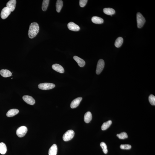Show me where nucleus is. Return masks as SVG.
Listing matches in <instances>:
<instances>
[{"mask_svg": "<svg viewBox=\"0 0 155 155\" xmlns=\"http://www.w3.org/2000/svg\"><path fill=\"white\" fill-rule=\"evenodd\" d=\"M75 132L72 130H69L65 132L63 137V140L65 141H67L71 140L74 136Z\"/></svg>", "mask_w": 155, "mask_h": 155, "instance_id": "nucleus-3", "label": "nucleus"}, {"mask_svg": "<svg viewBox=\"0 0 155 155\" xmlns=\"http://www.w3.org/2000/svg\"><path fill=\"white\" fill-rule=\"evenodd\" d=\"M87 0H80L79 1V5L81 7H85L87 3Z\"/></svg>", "mask_w": 155, "mask_h": 155, "instance_id": "nucleus-29", "label": "nucleus"}, {"mask_svg": "<svg viewBox=\"0 0 155 155\" xmlns=\"http://www.w3.org/2000/svg\"><path fill=\"white\" fill-rule=\"evenodd\" d=\"M57 151V145L54 144L50 148L49 150V155H56Z\"/></svg>", "mask_w": 155, "mask_h": 155, "instance_id": "nucleus-13", "label": "nucleus"}, {"mask_svg": "<svg viewBox=\"0 0 155 155\" xmlns=\"http://www.w3.org/2000/svg\"><path fill=\"white\" fill-rule=\"evenodd\" d=\"M92 113L90 111H88L85 114L84 117V120L85 122L88 123L92 121Z\"/></svg>", "mask_w": 155, "mask_h": 155, "instance_id": "nucleus-17", "label": "nucleus"}, {"mask_svg": "<svg viewBox=\"0 0 155 155\" xmlns=\"http://www.w3.org/2000/svg\"><path fill=\"white\" fill-rule=\"evenodd\" d=\"M50 0H43L42 4V9L44 11H45L47 10L49 5Z\"/></svg>", "mask_w": 155, "mask_h": 155, "instance_id": "nucleus-24", "label": "nucleus"}, {"mask_svg": "<svg viewBox=\"0 0 155 155\" xmlns=\"http://www.w3.org/2000/svg\"><path fill=\"white\" fill-rule=\"evenodd\" d=\"M68 27L69 30L72 31H77L80 29L79 26L72 22H70L68 23Z\"/></svg>", "mask_w": 155, "mask_h": 155, "instance_id": "nucleus-9", "label": "nucleus"}, {"mask_svg": "<svg viewBox=\"0 0 155 155\" xmlns=\"http://www.w3.org/2000/svg\"><path fill=\"white\" fill-rule=\"evenodd\" d=\"M92 22L96 24H101L104 22V20L102 18L96 16L92 17Z\"/></svg>", "mask_w": 155, "mask_h": 155, "instance_id": "nucleus-18", "label": "nucleus"}, {"mask_svg": "<svg viewBox=\"0 0 155 155\" xmlns=\"http://www.w3.org/2000/svg\"><path fill=\"white\" fill-rule=\"evenodd\" d=\"M63 6V1L61 0H57L56 4V10L57 12H60Z\"/></svg>", "mask_w": 155, "mask_h": 155, "instance_id": "nucleus-20", "label": "nucleus"}, {"mask_svg": "<svg viewBox=\"0 0 155 155\" xmlns=\"http://www.w3.org/2000/svg\"><path fill=\"white\" fill-rule=\"evenodd\" d=\"M117 136L119 138L122 139L126 138L128 137V136H127V133L124 132L120 133V134H117Z\"/></svg>", "mask_w": 155, "mask_h": 155, "instance_id": "nucleus-25", "label": "nucleus"}, {"mask_svg": "<svg viewBox=\"0 0 155 155\" xmlns=\"http://www.w3.org/2000/svg\"><path fill=\"white\" fill-rule=\"evenodd\" d=\"M17 1L16 0H11L6 4V7L11 11H13L15 9Z\"/></svg>", "mask_w": 155, "mask_h": 155, "instance_id": "nucleus-10", "label": "nucleus"}, {"mask_svg": "<svg viewBox=\"0 0 155 155\" xmlns=\"http://www.w3.org/2000/svg\"><path fill=\"white\" fill-rule=\"evenodd\" d=\"M19 112V110L17 109H11L8 111L6 114L7 117H12L14 116L18 113Z\"/></svg>", "mask_w": 155, "mask_h": 155, "instance_id": "nucleus-16", "label": "nucleus"}, {"mask_svg": "<svg viewBox=\"0 0 155 155\" xmlns=\"http://www.w3.org/2000/svg\"><path fill=\"white\" fill-rule=\"evenodd\" d=\"M112 123V121L111 120H109L106 122L104 123L101 126V129L103 130H107L110 126Z\"/></svg>", "mask_w": 155, "mask_h": 155, "instance_id": "nucleus-23", "label": "nucleus"}, {"mask_svg": "<svg viewBox=\"0 0 155 155\" xmlns=\"http://www.w3.org/2000/svg\"><path fill=\"white\" fill-rule=\"evenodd\" d=\"M105 66V62L102 59H100L98 61L97 64L96 73L97 75H99L102 72Z\"/></svg>", "mask_w": 155, "mask_h": 155, "instance_id": "nucleus-6", "label": "nucleus"}, {"mask_svg": "<svg viewBox=\"0 0 155 155\" xmlns=\"http://www.w3.org/2000/svg\"><path fill=\"white\" fill-rule=\"evenodd\" d=\"M131 146L130 144H121L120 146V148L122 149L129 150L131 148Z\"/></svg>", "mask_w": 155, "mask_h": 155, "instance_id": "nucleus-28", "label": "nucleus"}, {"mask_svg": "<svg viewBox=\"0 0 155 155\" xmlns=\"http://www.w3.org/2000/svg\"><path fill=\"white\" fill-rule=\"evenodd\" d=\"M0 74L4 77H9L12 75L11 72L8 69H2L0 71Z\"/></svg>", "mask_w": 155, "mask_h": 155, "instance_id": "nucleus-15", "label": "nucleus"}, {"mask_svg": "<svg viewBox=\"0 0 155 155\" xmlns=\"http://www.w3.org/2000/svg\"><path fill=\"white\" fill-rule=\"evenodd\" d=\"M52 68L54 70L61 73H64V69L63 67L58 64H55L52 66Z\"/></svg>", "mask_w": 155, "mask_h": 155, "instance_id": "nucleus-12", "label": "nucleus"}, {"mask_svg": "<svg viewBox=\"0 0 155 155\" xmlns=\"http://www.w3.org/2000/svg\"><path fill=\"white\" fill-rule=\"evenodd\" d=\"M55 86L54 84L50 83H44L40 84L38 85L39 89L43 90H47L53 89Z\"/></svg>", "mask_w": 155, "mask_h": 155, "instance_id": "nucleus-4", "label": "nucleus"}, {"mask_svg": "<svg viewBox=\"0 0 155 155\" xmlns=\"http://www.w3.org/2000/svg\"><path fill=\"white\" fill-rule=\"evenodd\" d=\"M23 100L27 103L33 105L35 103V100L32 97L30 96L24 95L23 97Z\"/></svg>", "mask_w": 155, "mask_h": 155, "instance_id": "nucleus-8", "label": "nucleus"}, {"mask_svg": "<svg viewBox=\"0 0 155 155\" xmlns=\"http://www.w3.org/2000/svg\"><path fill=\"white\" fill-rule=\"evenodd\" d=\"M149 102L152 105H155V97L153 95H150L149 97Z\"/></svg>", "mask_w": 155, "mask_h": 155, "instance_id": "nucleus-27", "label": "nucleus"}, {"mask_svg": "<svg viewBox=\"0 0 155 155\" xmlns=\"http://www.w3.org/2000/svg\"><path fill=\"white\" fill-rule=\"evenodd\" d=\"M104 13L107 15H112L115 14V11L113 9L111 8H105L103 10Z\"/></svg>", "mask_w": 155, "mask_h": 155, "instance_id": "nucleus-19", "label": "nucleus"}, {"mask_svg": "<svg viewBox=\"0 0 155 155\" xmlns=\"http://www.w3.org/2000/svg\"><path fill=\"white\" fill-rule=\"evenodd\" d=\"M100 146L103 149L104 153L105 154H106L108 152V150L106 144L103 142H102L101 143Z\"/></svg>", "mask_w": 155, "mask_h": 155, "instance_id": "nucleus-26", "label": "nucleus"}, {"mask_svg": "<svg viewBox=\"0 0 155 155\" xmlns=\"http://www.w3.org/2000/svg\"><path fill=\"white\" fill-rule=\"evenodd\" d=\"M40 27L38 24L36 22L32 23L30 24L28 31V36L31 39L35 37L38 33Z\"/></svg>", "mask_w": 155, "mask_h": 155, "instance_id": "nucleus-1", "label": "nucleus"}, {"mask_svg": "<svg viewBox=\"0 0 155 155\" xmlns=\"http://www.w3.org/2000/svg\"><path fill=\"white\" fill-rule=\"evenodd\" d=\"M28 129L25 126H21L17 129L16 134L19 137H22L25 136L27 133Z\"/></svg>", "mask_w": 155, "mask_h": 155, "instance_id": "nucleus-5", "label": "nucleus"}, {"mask_svg": "<svg viewBox=\"0 0 155 155\" xmlns=\"http://www.w3.org/2000/svg\"><path fill=\"white\" fill-rule=\"evenodd\" d=\"M82 99V97H79L74 99L70 104L71 108L72 109H74L76 108L79 106Z\"/></svg>", "mask_w": 155, "mask_h": 155, "instance_id": "nucleus-11", "label": "nucleus"}, {"mask_svg": "<svg viewBox=\"0 0 155 155\" xmlns=\"http://www.w3.org/2000/svg\"><path fill=\"white\" fill-rule=\"evenodd\" d=\"M7 147L5 143H0V153L2 155L5 154L6 152Z\"/></svg>", "mask_w": 155, "mask_h": 155, "instance_id": "nucleus-21", "label": "nucleus"}, {"mask_svg": "<svg viewBox=\"0 0 155 155\" xmlns=\"http://www.w3.org/2000/svg\"><path fill=\"white\" fill-rule=\"evenodd\" d=\"M123 42V39L121 37H119L115 40V46L117 48L120 47L122 45Z\"/></svg>", "mask_w": 155, "mask_h": 155, "instance_id": "nucleus-22", "label": "nucleus"}, {"mask_svg": "<svg viewBox=\"0 0 155 155\" xmlns=\"http://www.w3.org/2000/svg\"><path fill=\"white\" fill-rule=\"evenodd\" d=\"M137 27L138 28H141L143 27L145 22V19L140 12L137 13Z\"/></svg>", "mask_w": 155, "mask_h": 155, "instance_id": "nucleus-2", "label": "nucleus"}, {"mask_svg": "<svg viewBox=\"0 0 155 155\" xmlns=\"http://www.w3.org/2000/svg\"><path fill=\"white\" fill-rule=\"evenodd\" d=\"M11 11L6 7H4L1 11V17L3 19H5L11 14Z\"/></svg>", "mask_w": 155, "mask_h": 155, "instance_id": "nucleus-7", "label": "nucleus"}, {"mask_svg": "<svg viewBox=\"0 0 155 155\" xmlns=\"http://www.w3.org/2000/svg\"><path fill=\"white\" fill-rule=\"evenodd\" d=\"M73 58L78 64V65L80 67H83L85 64V62L83 59L77 56H74Z\"/></svg>", "mask_w": 155, "mask_h": 155, "instance_id": "nucleus-14", "label": "nucleus"}]
</instances>
